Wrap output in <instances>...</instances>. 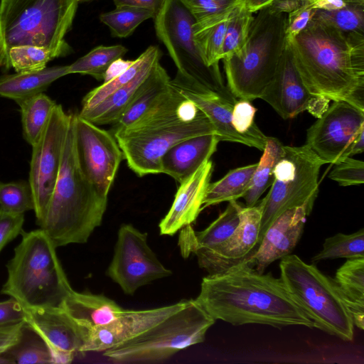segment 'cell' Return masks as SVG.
<instances>
[{
    "label": "cell",
    "instance_id": "5",
    "mask_svg": "<svg viewBox=\"0 0 364 364\" xmlns=\"http://www.w3.org/2000/svg\"><path fill=\"white\" fill-rule=\"evenodd\" d=\"M21 240L6 264L8 277L1 293L24 309L62 307L73 290L56 248L41 228L21 232Z\"/></svg>",
    "mask_w": 364,
    "mask_h": 364
},
{
    "label": "cell",
    "instance_id": "28",
    "mask_svg": "<svg viewBox=\"0 0 364 364\" xmlns=\"http://www.w3.org/2000/svg\"><path fill=\"white\" fill-rule=\"evenodd\" d=\"M350 311L354 326L364 328V257L347 259L333 279Z\"/></svg>",
    "mask_w": 364,
    "mask_h": 364
},
{
    "label": "cell",
    "instance_id": "54",
    "mask_svg": "<svg viewBox=\"0 0 364 364\" xmlns=\"http://www.w3.org/2000/svg\"><path fill=\"white\" fill-rule=\"evenodd\" d=\"M272 1L273 0H242L241 3L249 11L255 14L269 6Z\"/></svg>",
    "mask_w": 364,
    "mask_h": 364
},
{
    "label": "cell",
    "instance_id": "10",
    "mask_svg": "<svg viewBox=\"0 0 364 364\" xmlns=\"http://www.w3.org/2000/svg\"><path fill=\"white\" fill-rule=\"evenodd\" d=\"M323 162L306 145L284 146L273 171V181L262 209L259 245L272 223L284 211L315 201Z\"/></svg>",
    "mask_w": 364,
    "mask_h": 364
},
{
    "label": "cell",
    "instance_id": "42",
    "mask_svg": "<svg viewBox=\"0 0 364 364\" xmlns=\"http://www.w3.org/2000/svg\"><path fill=\"white\" fill-rule=\"evenodd\" d=\"M200 26L228 17L242 0H179Z\"/></svg>",
    "mask_w": 364,
    "mask_h": 364
},
{
    "label": "cell",
    "instance_id": "50",
    "mask_svg": "<svg viewBox=\"0 0 364 364\" xmlns=\"http://www.w3.org/2000/svg\"><path fill=\"white\" fill-rule=\"evenodd\" d=\"M166 0H113L116 6H132L146 9L152 11L155 16L160 11Z\"/></svg>",
    "mask_w": 364,
    "mask_h": 364
},
{
    "label": "cell",
    "instance_id": "45",
    "mask_svg": "<svg viewBox=\"0 0 364 364\" xmlns=\"http://www.w3.org/2000/svg\"><path fill=\"white\" fill-rule=\"evenodd\" d=\"M257 109L246 100H237L233 105L231 121L235 129L240 134H250L261 130L255 123Z\"/></svg>",
    "mask_w": 364,
    "mask_h": 364
},
{
    "label": "cell",
    "instance_id": "18",
    "mask_svg": "<svg viewBox=\"0 0 364 364\" xmlns=\"http://www.w3.org/2000/svg\"><path fill=\"white\" fill-rule=\"evenodd\" d=\"M25 322L48 344L55 363H70L81 353L89 331L78 324L63 307L25 309Z\"/></svg>",
    "mask_w": 364,
    "mask_h": 364
},
{
    "label": "cell",
    "instance_id": "14",
    "mask_svg": "<svg viewBox=\"0 0 364 364\" xmlns=\"http://www.w3.org/2000/svg\"><path fill=\"white\" fill-rule=\"evenodd\" d=\"M75 144L82 168L100 195L107 197L124 159L114 135L73 114Z\"/></svg>",
    "mask_w": 364,
    "mask_h": 364
},
{
    "label": "cell",
    "instance_id": "8",
    "mask_svg": "<svg viewBox=\"0 0 364 364\" xmlns=\"http://www.w3.org/2000/svg\"><path fill=\"white\" fill-rule=\"evenodd\" d=\"M280 279L315 328L345 341L354 336V323L334 279L299 256L281 259Z\"/></svg>",
    "mask_w": 364,
    "mask_h": 364
},
{
    "label": "cell",
    "instance_id": "6",
    "mask_svg": "<svg viewBox=\"0 0 364 364\" xmlns=\"http://www.w3.org/2000/svg\"><path fill=\"white\" fill-rule=\"evenodd\" d=\"M78 0H1L0 67L7 70L9 50L34 46L48 50L54 58L71 48L65 35L71 28Z\"/></svg>",
    "mask_w": 364,
    "mask_h": 364
},
{
    "label": "cell",
    "instance_id": "56",
    "mask_svg": "<svg viewBox=\"0 0 364 364\" xmlns=\"http://www.w3.org/2000/svg\"><path fill=\"white\" fill-rule=\"evenodd\" d=\"M79 2H84V1H92V0H78Z\"/></svg>",
    "mask_w": 364,
    "mask_h": 364
},
{
    "label": "cell",
    "instance_id": "29",
    "mask_svg": "<svg viewBox=\"0 0 364 364\" xmlns=\"http://www.w3.org/2000/svg\"><path fill=\"white\" fill-rule=\"evenodd\" d=\"M154 65L143 70L132 80L93 107L80 110L78 115L97 126L113 124L132 101L141 83Z\"/></svg>",
    "mask_w": 364,
    "mask_h": 364
},
{
    "label": "cell",
    "instance_id": "21",
    "mask_svg": "<svg viewBox=\"0 0 364 364\" xmlns=\"http://www.w3.org/2000/svg\"><path fill=\"white\" fill-rule=\"evenodd\" d=\"M314 202L284 211L269 226L252 257L255 268L263 273L272 262L290 255L304 231Z\"/></svg>",
    "mask_w": 364,
    "mask_h": 364
},
{
    "label": "cell",
    "instance_id": "46",
    "mask_svg": "<svg viewBox=\"0 0 364 364\" xmlns=\"http://www.w3.org/2000/svg\"><path fill=\"white\" fill-rule=\"evenodd\" d=\"M316 11L311 1L306 0L301 7L287 14L285 30L287 42L293 40L307 26Z\"/></svg>",
    "mask_w": 364,
    "mask_h": 364
},
{
    "label": "cell",
    "instance_id": "3",
    "mask_svg": "<svg viewBox=\"0 0 364 364\" xmlns=\"http://www.w3.org/2000/svg\"><path fill=\"white\" fill-rule=\"evenodd\" d=\"M207 134H215L208 117L171 83L158 103L114 136L129 168L141 177L161 173V158L176 144Z\"/></svg>",
    "mask_w": 364,
    "mask_h": 364
},
{
    "label": "cell",
    "instance_id": "19",
    "mask_svg": "<svg viewBox=\"0 0 364 364\" xmlns=\"http://www.w3.org/2000/svg\"><path fill=\"white\" fill-rule=\"evenodd\" d=\"M187 301L184 299L168 306L149 309L124 310L113 321L90 331L81 353H103L122 345L181 309Z\"/></svg>",
    "mask_w": 364,
    "mask_h": 364
},
{
    "label": "cell",
    "instance_id": "55",
    "mask_svg": "<svg viewBox=\"0 0 364 364\" xmlns=\"http://www.w3.org/2000/svg\"><path fill=\"white\" fill-rule=\"evenodd\" d=\"M0 363H7V364H11V361L7 359L6 357H4V355H2L1 354L0 355Z\"/></svg>",
    "mask_w": 364,
    "mask_h": 364
},
{
    "label": "cell",
    "instance_id": "43",
    "mask_svg": "<svg viewBox=\"0 0 364 364\" xmlns=\"http://www.w3.org/2000/svg\"><path fill=\"white\" fill-rule=\"evenodd\" d=\"M55 59L47 49L34 46L11 48L8 53L7 70L13 68L16 73L38 71L46 68Z\"/></svg>",
    "mask_w": 364,
    "mask_h": 364
},
{
    "label": "cell",
    "instance_id": "31",
    "mask_svg": "<svg viewBox=\"0 0 364 364\" xmlns=\"http://www.w3.org/2000/svg\"><path fill=\"white\" fill-rule=\"evenodd\" d=\"M257 163L228 171L222 178L210 183L202 209L223 202L237 200L247 192Z\"/></svg>",
    "mask_w": 364,
    "mask_h": 364
},
{
    "label": "cell",
    "instance_id": "48",
    "mask_svg": "<svg viewBox=\"0 0 364 364\" xmlns=\"http://www.w3.org/2000/svg\"><path fill=\"white\" fill-rule=\"evenodd\" d=\"M26 312L15 299L0 301V326H8L25 321Z\"/></svg>",
    "mask_w": 364,
    "mask_h": 364
},
{
    "label": "cell",
    "instance_id": "39",
    "mask_svg": "<svg viewBox=\"0 0 364 364\" xmlns=\"http://www.w3.org/2000/svg\"><path fill=\"white\" fill-rule=\"evenodd\" d=\"M154 17V14L148 9L122 6L101 14L100 20L109 27L112 36L126 38L143 21Z\"/></svg>",
    "mask_w": 364,
    "mask_h": 364
},
{
    "label": "cell",
    "instance_id": "13",
    "mask_svg": "<svg viewBox=\"0 0 364 364\" xmlns=\"http://www.w3.org/2000/svg\"><path fill=\"white\" fill-rule=\"evenodd\" d=\"M72 114L56 104L43 131L31 146L28 182L31 186L36 224L43 221L58 175Z\"/></svg>",
    "mask_w": 364,
    "mask_h": 364
},
{
    "label": "cell",
    "instance_id": "4",
    "mask_svg": "<svg viewBox=\"0 0 364 364\" xmlns=\"http://www.w3.org/2000/svg\"><path fill=\"white\" fill-rule=\"evenodd\" d=\"M107 205V198L99 193L80 165L72 114L58 175L38 226L57 247L84 244L100 226Z\"/></svg>",
    "mask_w": 364,
    "mask_h": 364
},
{
    "label": "cell",
    "instance_id": "23",
    "mask_svg": "<svg viewBox=\"0 0 364 364\" xmlns=\"http://www.w3.org/2000/svg\"><path fill=\"white\" fill-rule=\"evenodd\" d=\"M261 217L259 203L251 207L242 205L237 228L205 269L208 274H220L242 262L252 261L259 247Z\"/></svg>",
    "mask_w": 364,
    "mask_h": 364
},
{
    "label": "cell",
    "instance_id": "11",
    "mask_svg": "<svg viewBox=\"0 0 364 364\" xmlns=\"http://www.w3.org/2000/svg\"><path fill=\"white\" fill-rule=\"evenodd\" d=\"M157 37L166 48L177 70L234 104L237 100L229 90L219 66H208L194 40V17L179 0H166L154 17Z\"/></svg>",
    "mask_w": 364,
    "mask_h": 364
},
{
    "label": "cell",
    "instance_id": "41",
    "mask_svg": "<svg viewBox=\"0 0 364 364\" xmlns=\"http://www.w3.org/2000/svg\"><path fill=\"white\" fill-rule=\"evenodd\" d=\"M0 208L13 214L24 215L34 210V198L28 181H0Z\"/></svg>",
    "mask_w": 364,
    "mask_h": 364
},
{
    "label": "cell",
    "instance_id": "15",
    "mask_svg": "<svg viewBox=\"0 0 364 364\" xmlns=\"http://www.w3.org/2000/svg\"><path fill=\"white\" fill-rule=\"evenodd\" d=\"M364 126V112L346 101H333L307 129L306 145L323 164H335Z\"/></svg>",
    "mask_w": 364,
    "mask_h": 364
},
{
    "label": "cell",
    "instance_id": "24",
    "mask_svg": "<svg viewBox=\"0 0 364 364\" xmlns=\"http://www.w3.org/2000/svg\"><path fill=\"white\" fill-rule=\"evenodd\" d=\"M219 142L215 134H207L176 144L161 158V173L170 176L181 183L210 160Z\"/></svg>",
    "mask_w": 364,
    "mask_h": 364
},
{
    "label": "cell",
    "instance_id": "44",
    "mask_svg": "<svg viewBox=\"0 0 364 364\" xmlns=\"http://www.w3.org/2000/svg\"><path fill=\"white\" fill-rule=\"evenodd\" d=\"M328 178L341 186L361 185L364 183V162L347 157L334 164Z\"/></svg>",
    "mask_w": 364,
    "mask_h": 364
},
{
    "label": "cell",
    "instance_id": "40",
    "mask_svg": "<svg viewBox=\"0 0 364 364\" xmlns=\"http://www.w3.org/2000/svg\"><path fill=\"white\" fill-rule=\"evenodd\" d=\"M253 19L254 14L249 11L241 2L232 10L227 25L223 59L239 52L243 48Z\"/></svg>",
    "mask_w": 364,
    "mask_h": 364
},
{
    "label": "cell",
    "instance_id": "30",
    "mask_svg": "<svg viewBox=\"0 0 364 364\" xmlns=\"http://www.w3.org/2000/svg\"><path fill=\"white\" fill-rule=\"evenodd\" d=\"M161 55L158 46H149L136 59L131 60L121 73L90 91L82 99L81 110L93 107L132 80L143 70L160 62Z\"/></svg>",
    "mask_w": 364,
    "mask_h": 364
},
{
    "label": "cell",
    "instance_id": "51",
    "mask_svg": "<svg viewBox=\"0 0 364 364\" xmlns=\"http://www.w3.org/2000/svg\"><path fill=\"white\" fill-rule=\"evenodd\" d=\"M306 0H273L268 6L278 14H288L301 7Z\"/></svg>",
    "mask_w": 364,
    "mask_h": 364
},
{
    "label": "cell",
    "instance_id": "26",
    "mask_svg": "<svg viewBox=\"0 0 364 364\" xmlns=\"http://www.w3.org/2000/svg\"><path fill=\"white\" fill-rule=\"evenodd\" d=\"M171 87V77L157 63L141 83L137 93L121 117L112 124L113 135L129 126L152 108Z\"/></svg>",
    "mask_w": 364,
    "mask_h": 364
},
{
    "label": "cell",
    "instance_id": "25",
    "mask_svg": "<svg viewBox=\"0 0 364 364\" xmlns=\"http://www.w3.org/2000/svg\"><path fill=\"white\" fill-rule=\"evenodd\" d=\"M62 307L80 326L89 331L109 323L124 310L114 300L100 294L77 292L73 289Z\"/></svg>",
    "mask_w": 364,
    "mask_h": 364
},
{
    "label": "cell",
    "instance_id": "16",
    "mask_svg": "<svg viewBox=\"0 0 364 364\" xmlns=\"http://www.w3.org/2000/svg\"><path fill=\"white\" fill-rule=\"evenodd\" d=\"M171 83L205 114L220 141L240 143L263 151L267 136L262 131L240 134L233 127L231 114L234 104L178 70Z\"/></svg>",
    "mask_w": 364,
    "mask_h": 364
},
{
    "label": "cell",
    "instance_id": "33",
    "mask_svg": "<svg viewBox=\"0 0 364 364\" xmlns=\"http://www.w3.org/2000/svg\"><path fill=\"white\" fill-rule=\"evenodd\" d=\"M56 104L44 92L18 103L21 115L23 136L31 146L39 138Z\"/></svg>",
    "mask_w": 364,
    "mask_h": 364
},
{
    "label": "cell",
    "instance_id": "57",
    "mask_svg": "<svg viewBox=\"0 0 364 364\" xmlns=\"http://www.w3.org/2000/svg\"><path fill=\"white\" fill-rule=\"evenodd\" d=\"M310 1H313V0H310Z\"/></svg>",
    "mask_w": 364,
    "mask_h": 364
},
{
    "label": "cell",
    "instance_id": "1",
    "mask_svg": "<svg viewBox=\"0 0 364 364\" xmlns=\"http://www.w3.org/2000/svg\"><path fill=\"white\" fill-rule=\"evenodd\" d=\"M196 301L215 321L234 326L315 328L280 277L258 272L252 260L203 277Z\"/></svg>",
    "mask_w": 364,
    "mask_h": 364
},
{
    "label": "cell",
    "instance_id": "49",
    "mask_svg": "<svg viewBox=\"0 0 364 364\" xmlns=\"http://www.w3.org/2000/svg\"><path fill=\"white\" fill-rule=\"evenodd\" d=\"M25 321L13 325L0 326V355L15 345L19 340Z\"/></svg>",
    "mask_w": 364,
    "mask_h": 364
},
{
    "label": "cell",
    "instance_id": "9",
    "mask_svg": "<svg viewBox=\"0 0 364 364\" xmlns=\"http://www.w3.org/2000/svg\"><path fill=\"white\" fill-rule=\"evenodd\" d=\"M215 320L196 301L189 299L181 309L137 337L103 352L115 363L164 361L180 350L203 343Z\"/></svg>",
    "mask_w": 364,
    "mask_h": 364
},
{
    "label": "cell",
    "instance_id": "2",
    "mask_svg": "<svg viewBox=\"0 0 364 364\" xmlns=\"http://www.w3.org/2000/svg\"><path fill=\"white\" fill-rule=\"evenodd\" d=\"M287 50L313 95L364 112V33H345L311 18Z\"/></svg>",
    "mask_w": 364,
    "mask_h": 364
},
{
    "label": "cell",
    "instance_id": "47",
    "mask_svg": "<svg viewBox=\"0 0 364 364\" xmlns=\"http://www.w3.org/2000/svg\"><path fill=\"white\" fill-rule=\"evenodd\" d=\"M24 215L13 214L0 208V252L23 231Z\"/></svg>",
    "mask_w": 364,
    "mask_h": 364
},
{
    "label": "cell",
    "instance_id": "52",
    "mask_svg": "<svg viewBox=\"0 0 364 364\" xmlns=\"http://www.w3.org/2000/svg\"><path fill=\"white\" fill-rule=\"evenodd\" d=\"M364 149V126L362 127L346 149L343 159L363 153Z\"/></svg>",
    "mask_w": 364,
    "mask_h": 364
},
{
    "label": "cell",
    "instance_id": "35",
    "mask_svg": "<svg viewBox=\"0 0 364 364\" xmlns=\"http://www.w3.org/2000/svg\"><path fill=\"white\" fill-rule=\"evenodd\" d=\"M128 51L122 45L99 46L68 65L69 74L89 75L104 80L109 68Z\"/></svg>",
    "mask_w": 364,
    "mask_h": 364
},
{
    "label": "cell",
    "instance_id": "22",
    "mask_svg": "<svg viewBox=\"0 0 364 364\" xmlns=\"http://www.w3.org/2000/svg\"><path fill=\"white\" fill-rule=\"evenodd\" d=\"M213 171V164L208 160L180 183L170 210L159 223L161 235H173L196 220L203 210Z\"/></svg>",
    "mask_w": 364,
    "mask_h": 364
},
{
    "label": "cell",
    "instance_id": "37",
    "mask_svg": "<svg viewBox=\"0 0 364 364\" xmlns=\"http://www.w3.org/2000/svg\"><path fill=\"white\" fill-rule=\"evenodd\" d=\"M364 257V229L351 233H337L326 238L319 252L311 258L313 264L337 258Z\"/></svg>",
    "mask_w": 364,
    "mask_h": 364
},
{
    "label": "cell",
    "instance_id": "36",
    "mask_svg": "<svg viewBox=\"0 0 364 364\" xmlns=\"http://www.w3.org/2000/svg\"><path fill=\"white\" fill-rule=\"evenodd\" d=\"M229 17L197 26L193 25L196 46L208 66H219L223 59V45Z\"/></svg>",
    "mask_w": 364,
    "mask_h": 364
},
{
    "label": "cell",
    "instance_id": "7",
    "mask_svg": "<svg viewBox=\"0 0 364 364\" xmlns=\"http://www.w3.org/2000/svg\"><path fill=\"white\" fill-rule=\"evenodd\" d=\"M287 16L268 6L258 11L243 48L222 60L226 85L237 100L260 98L274 79L287 49Z\"/></svg>",
    "mask_w": 364,
    "mask_h": 364
},
{
    "label": "cell",
    "instance_id": "27",
    "mask_svg": "<svg viewBox=\"0 0 364 364\" xmlns=\"http://www.w3.org/2000/svg\"><path fill=\"white\" fill-rule=\"evenodd\" d=\"M68 74V65H59L38 71L4 75L0 77V96L18 104L44 92L54 81Z\"/></svg>",
    "mask_w": 364,
    "mask_h": 364
},
{
    "label": "cell",
    "instance_id": "20",
    "mask_svg": "<svg viewBox=\"0 0 364 364\" xmlns=\"http://www.w3.org/2000/svg\"><path fill=\"white\" fill-rule=\"evenodd\" d=\"M241 207L237 200L228 202L225 210L202 231L196 232L191 225L183 228L178 239L182 255L194 254L199 267L205 270L235 231Z\"/></svg>",
    "mask_w": 364,
    "mask_h": 364
},
{
    "label": "cell",
    "instance_id": "17",
    "mask_svg": "<svg viewBox=\"0 0 364 364\" xmlns=\"http://www.w3.org/2000/svg\"><path fill=\"white\" fill-rule=\"evenodd\" d=\"M259 99L268 103L284 119L294 118L304 111L319 118L330 103L328 99L308 90L287 49L274 79Z\"/></svg>",
    "mask_w": 364,
    "mask_h": 364
},
{
    "label": "cell",
    "instance_id": "38",
    "mask_svg": "<svg viewBox=\"0 0 364 364\" xmlns=\"http://www.w3.org/2000/svg\"><path fill=\"white\" fill-rule=\"evenodd\" d=\"M312 19L345 33H364V0H348L335 11L316 9Z\"/></svg>",
    "mask_w": 364,
    "mask_h": 364
},
{
    "label": "cell",
    "instance_id": "12",
    "mask_svg": "<svg viewBox=\"0 0 364 364\" xmlns=\"http://www.w3.org/2000/svg\"><path fill=\"white\" fill-rule=\"evenodd\" d=\"M147 239V233L131 224H123L119 228L106 274L127 295H133L139 288L172 274L149 247Z\"/></svg>",
    "mask_w": 364,
    "mask_h": 364
},
{
    "label": "cell",
    "instance_id": "53",
    "mask_svg": "<svg viewBox=\"0 0 364 364\" xmlns=\"http://www.w3.org/2000/svg\"><path fill=\"white\" fill-rule=\"evenodd\" d=\"M348 0H313L311 1L314 9L323 11H335L347 5Z\"/></svg>",
    "mask_w": 364,
    "mask_h": 364
},
{
    "label": "cell",
    "instance_id": "32",
    "mask_svg": "<svg viewBox=\"0 0 364 364\" xmlns=\"http://www.w3.org/2000/svg\"><path fill=\"white\" fill-rule=\"evenodd\" d=\"M262 152L259 162H257L249 188L242 197L247 207L255 205L271 186L274 168L284 154V145L278 139L267 136Z\"/></svg>",
    "mask_w": 364,
    "mask_h": 364
},
{
    "label": "cell",
    "instance_id": "34",
    "mask_svg": "<svg viewBox=\"0 0 364 364\" xmlns=\"http://www.w3.org/2000/svg\"><path fill=\"white\" fill-rule=\"evenodd\" d=\"M1 355L11 363H55L48 344L26 322L18 342Z\"/></svg>",
    "mask_w": 364,
    "mask_h": 364
}]
</instances>
